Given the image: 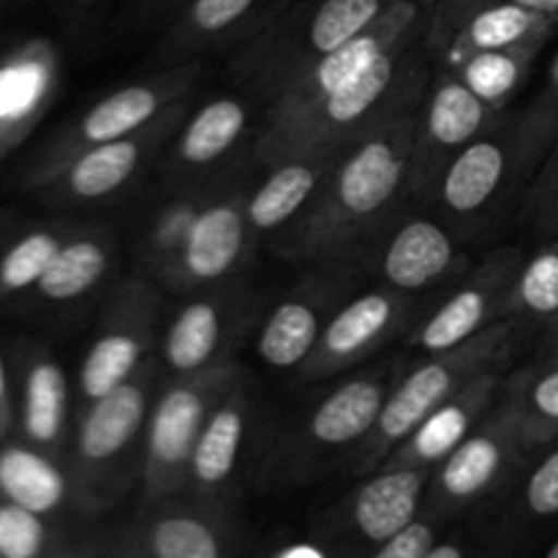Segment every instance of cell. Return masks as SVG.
<instances>
[{"instance_id":"11","label":"cell","mask_w":558,"mask_h":558,"mask_svg":"<svg viewBox=\"0 0 558 558\" xmlns=\"http://www.w3.org/2000/svg\"><path fill=\"white\" fill-rule=\"evenodd\" d=\"M401 316V303L390 292H368L338 311L311 354V376H327L374 349Z\"/></svg>"},{"instance_id":"30","label":"cell","mask_w":558,"mask_h":558,"mask_svg":"<svg viewBox=\"0 0 558 558\" xmlns=\"http://www.w3.org/2000/svg\"><path fill=\"white\" fill-rule=\"evenodd\" d=\"M245 129V107L234 98H216L202 107L183 131L180 140V158L194 167L221 158L238 142Z\"/></svg>"},{"instance_id":"31","label":"cell","mask_w":558,"mask_h":558,"mask_svg":"<svg viewBox=\"0 0 558 558\" xmlns=\"http://www.w3.org/2000/svg\"><path fill=\"white\" fill-rule=\"evenodd\" d=\"M294 0H189L180 11V36L189 41L227 36L245 25H259Z\"/></svg>"},{"instance_id":"44","label":"cell","mask_w":558,"mask_h":558,"mask_svg":"<svg viewBox=\"0 0 558 558\" xmlns=\"http://www.w3.org/2000/svg\"><path fill=\"white\" fill-rule=\"evenodd\" d=\"M85 556H87L85 548H65V545H60V548L49 558H85Z\"/></svg>"},{"instance_id":"12","label":"cell","mask_w":558,"mask_h":558,"mask_svg":"<svg viewBox=\"0 0 558 558\" xmlns=\"http://www.w3.org/2000/svg\"><path fill=\"white\" fill-rule=\"evenodd\" d=\"M556 16L537 14L507 0H494L477 9L466 11L461 20L452 22L447 31L436 33L450 44V54L456 63L472 58L477 52H494V49H512L523 44H543L554 31Z\"/></svg>"},{"instance_id":"7","label":"cell","mask_w":558,"mask_h":558,"mask_svg":"<svg viewBox=\"0 0 558 558\" xmlns=\"http://www.w3.org/2000/svg\"><path fill=\"white\" fill-rule=\"evenodd\" d=\"M114 545L118 558H232L221 518L202 505L161 499Z\"/></svg>"},{"instance_id":"26","label":"cell","mask_w":558,"mask_h":558,"mask_svg":"<svg viewBox=\"0 0 558 558\" xmlns=\"http://www.w3.org/2000/svg\"><path fill=\"white\" fill-rule=\"evenodd\" d=\"M161 107V93L147 85H129L123 90H114L104 101H98L76 129V142L85 147L104 145V142L125 140L134 136L145 123L156 118ZM82 147V150H85Z\"/></svg>"},{"instance_id":"45","label":"cell","mask_w":558,"mask_h":558,"mask_svg":"<svg viewBox=\"0 0 558 558\" xmlns=\"http://www.w3.org/2000/svg\"><path fill=\"white\" fill-rule=\"evenodd\" d=\"M87 556L85 558H118L114 554V545H101V548H85Z\"/></svg>"},{"instance_id":"41","label":"cell","mask_w":558,"mask_h":558,"mask_svg":"<svg viewBox=\"0 0 558 558\" xmlns=\"http://www.w3.org/2000/svg\"><path fill=\"white\" fill-rule=\"evenodd\" d=\"M11 396H9V381H5V368L3 357H0V439L5 436V430L11 428Z\"/></svg>"},{"instance_id":"9","label":"cell","mask_w":558,"mask_h":558,"mask_svg":"<svg viewBox=\"0 0 558 558\" xmlns=\"http://www.w3.org/2000/svg\"><path fill=\"white\" fill-rule=\"evenodd\" d=\"M392 0H294L292 11L272 25V44H283L305 60L303 71L322 54L368 31Z\"/></svg>"},{"instance_id":"40","label":"cell","mask_w":558,"mask_h":558,"mask_svg":"<svg viewBox=\"0 0 558 558\" xmlns=\"http://www.w3.org/2000/svg\"><path fill=\"white\" fill-rule=\"evenodd\" d=\"M537 118L543 120V123H548L550 131L558 129V54L548 69V104L539 109Z\"/></svg>"},{"instance_id":"14","label":"cell","mask_w":558,"mask_h":558,"mask_svg":"<svg viewBox=\"0 0 558 558\" xmlns=\"http://www.w3.org/2000/svg\"><path fill=\"white\" fill-rule=\"evenodd\" d=\"M512 283H507V270L494 272V276L474 281L469 287L458 289L445 305H439L434 316L420 330V349L430 354L450 352V349L463 347L480 332H485L494 316H499L501 305H510Z\"/></svg>"},{"instance_id":"10","label":"cell","mask_w":558,"mask_h":558,"mask_svg":"<svg viewBox=\"0 0 558 558\" xmlns=\"http://www.w3.org/2000/svg\"><path fill=\"white\" fill-rule=\"evenodd\" d=\"M496 390H499V374L496 371L480 374L463 390H458L450 401L441 403L434 414H428L417 425V430L403 445H398L381 466L430 469L434 463H441L472 434L485 409L494 403Z\"/></svg>"},{"instance_id":"24","label":"cell","mask_w":558,"mask_h":558,"mask_svg":"<svg viewBox=\"0 0 558 558\" xmlns=\"http://www.w3.org/2000/svg\"><path fill=\"white\" fill-rule=\"evenodd\" d=\"M319 178V163L303 161V158H292L283 167H278L262 183V189L251 196L248 210H245L251 227L259 229V232H272V229L283 227L316 194Z\"/></svg>"},{"instance_id":"2","label":"cell","mask_w":558,"mask_h":558,"mask_svg":"<svg viewBox=\"0 0 558 558\" xmlns=\"http://www.w3.org/2000/svg\"><path fill=\"white\" fill-rule=\"evenodd\" d=\"M414 131L417 125L409 109L365 131L360 145L338 167L316 240H325V234L341 238L390 207L412 167Z\"/></svg>"},{"instance_id":"36","label":"cell","mask_w":558,"mask_h":558,"mask_svg":"<svg viewBox=\"0 0 558 558\" xmlns=\"http://www.w3.org/2000/svg\"><path fill=\"white\" fill-rule=\"evenodd\" d=\"M60 245L63 240L49 229H36L16 240L0 259V294H14L36 287Z\"/></svg>"},{"instance_id":"3","label":"cell","mask_w":558,"mask_h":558,"mask_svg":"<svg viewBox=\"0 0 558 558\" xmlns=\"http://www.w3.org/2000/svg\"><path fill=\"white\" fill-rule=\"evenodd\" d=\"M412 36L387 49L365 74L349 85L338 87L330 96L319 98L300 112L276 118V129L270 136L272 156L303 158V153H316L322 147L338 145L352 131H368L376 114L381 112L390 93L401 82L403 54H407Z\"/></svg>"},{"instance_id":"37","label":"cell","mask_w":558,"mask_h":558,"mask_svg":"<svg viewBox=\"0 0 558 558\" xmlns=\"http://www.w3.org/2000/svg\"><path fill=\"white\" fill-rule=\"evenodd\" d=\"M521 515L526 523H548L558 518V445L529 472L521 490Z\"/></svg>"},{"instance_id":"5","label":"cell","mask_w":558,"mask_h":558,"mask_svg":"<svg viewBox=\"0 0 558 558\" xmlns=\"http://www.w3.org/2000/svg\"><path fill=\"white\" fill-rule=\"evenodd\" d=\"M227 376L210 374L163 390L153 407L145 441V488L153 501L178 496L189 485L191 456L210 417V398Z\"/></svg>"},{"instance_id":"32","label":"cell","mask_w":558,"mask_h":558,"mask_svg":"<svg viewBox=\"0 0 558 558\" xmlns=\"http://www.w3.org/2000/svg\"><path fill=\"white\" fill-rule=\"evenodd\" d=\"M539 44H523L512 49H494V52H477L461 60V80L483 98L488 107H499L507 101L512 90L523 82Z\"/></svg>"},{"instance_id":"27","label":"cell","mask_w":558,"mask_h":558,"mask_svg":"<svg viewBox=\"0 0 558 558\" xmlns=\"http://www.w3.org/2000/svg\"><path fill=\"white\" fill-rule=\"evenodd\" d=\"M319 336V314L303 300H289L278 305L265 322L256 352L272 368H294L311 360Z\"/></svg>"},{"instance_id":"22","label":"cell","mask_w":558,"mask_h":558,"mask_svg":"<svg viewBox=\"0 0 558 558\" xmlns=\"http://www.w3.org/2000/svg\"><path fill=\"white\" fill-rule=\"evenodd\" d=\"M69 412V381L49 357L27 363L22 379V430L33 447L58 445Z\"/></svg>"},{"instance_id":"29","label":"cell","mask_w":558,"mask_h":558,"mask_svg":"<svg viewBox=\"0 0 558 558\" xmlns=\"http://www.w3.org/2000/svg\"><path fill=\"white\" fill-rule=\"evenodd\" d=\"M107 265V248L98 240H71L60 245L36 289L54 303L82 298L101 281Z\"/></svg>"},{"instance_id":"8","label":"cell","mask_w":558,"mask_h":558,"mask_svg":"<svg viewBox=\"0 0 558 558\" xmlns=\"http://www.w3.org/2000/svg\"><path fill=\"white\" fill-rule=\"evenodd\" d=\"M430 472L420 466H381L349 501L347 521L360 548H379L423 515Z\"/></svg>"},{"instance_id":"34","label":"cell","mask_w":558,"mask_h":558,"mask_svg":"<svg viewBox=\"0 0 558 558\" xmlns=\"http://www.w3.org/2000/svg\"><path fill=\"white\" fill-rule=\"evenodd\" d=\"M521 417L526 447L548 445L558 436V354L543 371H534L512 403Z\"/></svg>"},{"instance_id":"43","label":"cell","mask_w":558,"mask_h":558,"mask_svg":"<svg viewBox=\"0 0 558 558\" xmlns=\"http://www.w3.org/2000/svg\"><path fill=\"white\" fill-rule=\"evenodd\" d=\"M142 3H145L147 9H153V11H163V9H180V11H183L189 0H142Z\"/></svg>"},{"instance_id":"6","label":"cell","mask_w":558,"mask_h":558,"mask_svg":"<svg viewBox=\"0 0 558 558\" xmlns=\"http://www.w3.org/2000/svg\"><path fill=\"white\" fill-rule=\"evenodd\" d=\"M147 414L145 379H129L98 398L82 414L74 441V494L82 507H101L109 499V474L140 434Z\"/></svg>"},{"instance_id":"33","label":"cell","mask_w":558,"mask_h":558,"mask_svg":"<svg viewBox=\"0 0 558 558\" xmlns=\"http://www.w3.org/2000/svg\"><path fill=\"white\" fill-rule=\"evenodd\" d=\"M507 311L558 327V238L518 270Z\"/></svg>"},{"instance_id":"47","label":"cell","mask_w":558,"mask_h":558,"mask_svg":"<svg viewBox=\"0 0 558 558\" xmlns=\"http://www.w3.org/2000/svg\"><path fill=\"white\" fill-rule=\"evenodd\" d=\"M554 343H556V347H554V354H558V327H554Z\"/></svg>"},{"instance_id":"21","label":"cell","mask_w":558,"mask_h":558,"mask_svg":"<svg viewBox=\"0 0 558 558\" xmlns=\"http://www.w3.org/2000/svg\"><path fill=\"white\" fill-rule=\"evenodd\" d=\"M488 104L463 80H445L430 93L423 118V142L428 150H461L485 129Z\"/></svg>"},{"instance_id":"15","label":"cell","mask_w":558,"mask_h":558,"mask_svg":"<svg viewBox=\"0 0 558 558\" xmlns=\"http://www.w3.org/2000/svg\"><path fill=\"white\" fill-rule=\"evenodd\" d=\"M387 401V385L381 376H357L332 390L311 414L308 436L322 450H343L363 445L379 423Z\"/></svg>"},{"instance_id":"25","label":"cell","mask_w":558,"mask_h":558,"mask_svg":"<svg viewBox=\"0 0 558 558\" xmlns=\"http://www.w3.org/2000/svg\"><path fill=\"white\" fill-rule=\"evenodd\" d=\"M145 354V336L140 330H125V327H114V330L101 332L93 341L90 352L85 354L80 368V392L87 403L98 401V398L109 396L134 379L140 360Z\"/></svg>"},{"instance_id":"42","label":"cell","mask_w":558,"mask_h":558,"mask_svg":"<svg viewBox=\"0 0 558 558\" xmlns=\"http://www.w3.org/2000/svg\"><path fill=\"white\" fill-rule=\"evenodd\" d=\"M423 558H469V554L458 539H439Z\"/></svg>"},{"instance_id":"1","label":"cell","mask_w":558,"mask_h":558,"mask_svg":"<svg viewBox=\"0 0 558 558\" xmlns=\"http://www.w3.org/2000/svg\"><path fill=\"white\" fill-rule=\"evenodd\" d=\"M507 336H510V327H490L463 347L434 354L428 363L414 368L387 396L379 423L371 430L368 439L360 445V472L381 466L392 456V450L403 445L428 414H434L441 403L450 401L458 390H463L480 374L494 371L490 365L501 363V357H505Z\"/></svg>"},{"instance_id":"38","label":"cell","mask_w":558,"mask_h":558,"mask_svg":"<svg viewBox=\"0 0 558 558\" xmlns=\"http://www.w3.org/2000/svg\"><path fill=\"white\" fill-rule=\"evenodd\" d=\"M436 543H439V518L425 512L417 521L409 523L403 532H398L396 537L371 550L365 558H423Z\"/></svg>"},{"instance_id":"28","label":"cell","mask_w":558,"mask_h":558,"mask_svg":"<svg viewBox=\"0 0 558 558\" xmlns=\"http://www.w3.org/2000/svg\"><path fill=\"white\" fill-rule=\"evenodd\" d=\"M223 319L216 303H189L178 316L163 341V360L172 371L196 374L213 360L221 347Z\"/></svg>"},{"instance_id":"19","label":"cell","mask_w":558,"mask_h":558,"mask_svg":"<svg viewBox=\"0 0 558 558\" xmlns=\"http://www.w3.org/2000/svg\"><path fill=\"white\" fill-rule=\"evenodd\" d=\"M245 436V401L234 392L216 412H210L199 439H196L194 456H191L189 485L199 496H213L232 480L238 466L240 447Z\"/></svg>"},{"instance_id":"23","label":"cell","mask_w":558,"mask_h":558,"mask_svg":"<svg viewBox=\"0 0 558 558\" xmlns=\"http://www.w3.org/2000/svg\"><path fill=\"white\" fill-rule=\"evenodd\" d=\"M140 158L142 142L136 136H125V140L85 147L58 174L69 196H76V199H101V196L118 191L136 172Z\"/></svg>"},{"instance_id":"35","label":"cell","mask_w":558,"mask_h":558,"mask_svg":"<svg viewBox=\"0 0 558 558\" xmlns=\"http://www.w3.org/2000/svg\"><path fill=\"white\" fill-rule=\"evenodd\" d=\"M58 548L49 518L0 496V558H49Z\"/></svg>"},{"instance_id":"17","label":"cell","mask_w":558,"mask_h":558,"mask_svg":"<svg viewBox=\"0 0 558 558\" xmlns=\"http://www.w3.org/2000/svg\"><path fill=\"white\" fill-rule=\"evenodd\" d=\"M456 262V245L439 223L414 218L403 223L387 245L381 270L390 287L401 292H417L439 281Z\"/></svg>"},{"instance_id":"48","label":"cell","mask_w":558,"mask_h":558,"mask_svg":"<svg viewBox=\"0 0 558 558\" xmlns=\"http://www.w3.org/2000/svg\"><path fill=\"white\" fill-rule=\"evenodd\" d=\"M425 3H428V5H434V3H436V0H425Z\"/></svg>"},{"instance_id":"46","label":"cell","mask_w":558,"mask_h":558,"mask_svg":"<svg viewBox=\"0 0 558 558\" xmlns=\"http://www.w3.org/2000/svg\"><path fill=\"white\" fill-rule=\"evenodd\" d=\"M543 558H558V537L554 539V545H550L548 550H545V556Z\"/></svg>"},{"instance_id":"18","label":"cell","mask_w":558,"mask_h":558,"mask_svg":"<svg viewBox=\"0 0 558 558\" xmlns=\"http://www.w3.org/2000/svg\"><path fill=\"white\" fill-rule=\"evenodd\" d=\"M245 218L229 202L210 205L191 218L183 238V267L194 281H216L243 254Z\"/></svg>"},{"instance_id":"20","label":"cell","mask_w":558,"mask_h":558,"mask_svg":"<svg viewBox=\"0 0 558 558\" xmlns=\"http://www.w3.org/2000/svg\"><path fill=\"white\" fill-rule=\"evenodd\" d=\"M52 58L36 44L0 63V150L27 129L49 87Z\"/></svg>"},{"instance_id":"39","label":"cell","mask_w":558,"mask_h":558,"mask_svg":"<svg viewBox=\"0 0 558 558\" xmlns=\"http://www.w3.org/2000/svg\"><path fill=\"white\" fill-rule=\"evenodd\" d=\"M532 216L539 229L558 238V147L539 172L532 194Z\"/></svg>"},{"instance_id":"16","label":"cell","mask_w":558,"mask_h":558,"mask_svg":"<svg viewBox=\"0 0 558 558\" xmlns=\"http://www.w3.org/2000/svg\"><path fill=\"white\" fill-rule=\"evenodd\" d=\"M0 496L25 510L52 518L74 499V480L41 447H0Z\"/></svg>"},{"instance_id":"13","label":"cell","mask_w":558,"mask_h":558,"mask_svg":"<svg viewBox=\"0 0 558 558\" xmlns=\"http://www.w3.org/2000/svg\"><path fill=\"white\" fill-rule=\"evenodd\" d=\"M512 169V145L507 136H477L456 153L441 174V202L458 216H474L501 191Z\"/></svg>"},{"instance_id":"4","label":"cell","mask_w":558,"mask_h":558,"mask_svg":"<svg viewBox=\"0 0 558 558\" xmlns=\"http://www.w3.org/2000/svg\"><path fill=\"white\" fill-rule=\"evenodd\" d=\"M521 450H529L521 417L518 409L507 403L439 463L428 515L445 518L494 494L512 474Z\"/></svg>"}]
</instances>
